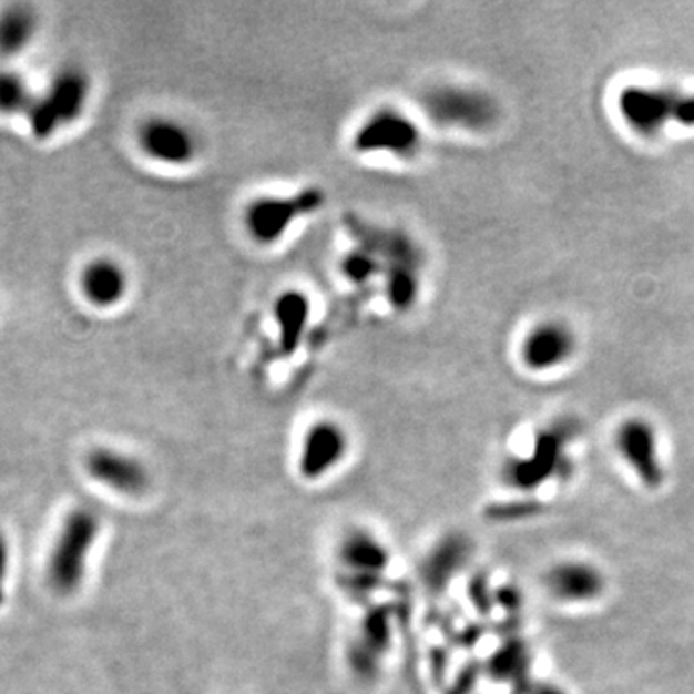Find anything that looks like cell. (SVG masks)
Returning <instances> with one entry per match:
<instances>
[{
  "mask_svg": "<svg viewBox=\"0 0 694 694\" xmlns=\"http://www.w3.org/2000/svg\"><path fill=\"white\" fill-rule=\"evenodd\" d=\"M531 667V656L523 644H510L496 656V670L502 677H516L527 675Z\"/></svg>",
  "mask_w": 694,
  "mask_h": 694,
  "instance_id": "cell-20",
  "label": "cell"
},
{
  "mask_svg": "<svg viewBox=\"0 0 694 694\" xmlns=\"http://www.w3.org/2000/svg\"><path fill=\"white\" fill-rule=\"evenodd\" d=\"M273 320L278 333L282 354L294 355L304 344L305 334L309 328L313 304L310 296L302 288L282 289L274 297Z\"/></svg>",
  "mask_w": 694,
  "mask_h": 694,
  "instance_id": "cell-15",
  "label": "cell"
},
{
  "mask_svg": "<svg viewBox=\"0 0 694 694\" xmlns=\"http://www.w3.org/2000/svg\"><path fill=\"white\" fill-rule=\"evenodd\" d=\"M615 450L625 466L646 488L664 484L665 467L660 453L657 430L649 419L631 417L615 430Z\"/></svg>",
  "mask_w": 694,
  "mask_h": 694,
  "instance_id": "cell-9",
  "label": "cell"
},
{
  "mask_svg": "<svg viewBox=\"0 0 694 694\" xmlns=\"http://www.w3.org/2000/svg\"><path fill=\"white\" fill-rule=\"evenodd\" d=\"M8 562H10V550L4 534L0 532V604L4 600V581L8 575Z\"/></svg>",
  "mask_w": 694,
  "mask_h": 694,
  "instance_id": "cell-22",
  "label": "cell"
},
{
  "mask_svg": "<svg viewBox=\"0 0 694 694\" xmlns=\"http://www.w3.org/2000/svg\"><path fill=\"white\" fill-rule=\"evenodd\" d=\"M575 422L560 421L550 429L540 430L534 436L532 450L524 458L511 459L506 463V482L518 490H534L544 484L552 477L562 473L563 467H568V446L576 435Z\"/></svg>",
  "mask_w": 694,
  "mask_h": 694,
  "instance_id": "cell-7",
  "label": "cell"
},
{
  "mask_svg": "<svg viewBox=\"0 0 694 694\" xmlns=\"http://www.w3.org/2000/svg\"><path fill=\"white\" fill-rule=\"evenodd\" d=\"M386 299L391 309L407 313L414 309L421 296V266H388L385 274Z\"/></svg>",
  "mask_w": 694,
  "mask_h": 694,
  "instance_id": "cell-17",
  "label": "cell"
},
{
  "mask_svg": "<svg viewBox=\"0 0 694 694\" xmlns=\"http://www.w3.org/2000/svg\"><path fill=\"white\" fill-rule=\"evenodd\" d=\"M35 96L38 93L22 72L14 68L0 67V114L28 116Z\"/></svg>",
  "mask_w": 694,
  "mask_h": 694,
  "instance_id": "cell-18",
  "label": "cell"
},
{
  "mask_svg": "<svg viewBox=\"0 0 694 694\" xmlns=\"http://www.w3.org/2000/svg\"><path fill=\"white\" fill-rule=\"evenodd\" d=\"M347 450L349 438L340 422L333 419L313 422L302 440L299 471L307 479H318L340 466Z\"/></svg>",
  "mask_w": 694,
  "mask_h": 694,
  "instance_id": "cell-11",
  "label": "cell"
},
{
  "mask_svg": "<svg viewBox=\"0 0 694 694\" xmlns=\"http://www.w3.org/2000/svg\"><path fill=\"white\" fill-rule=\"evenodd\" d=\"M135 143L141 155L164 169H190L201 156L197 132L171 114H151L141 120Z\"/></svg>",
  "mask_w": 694,
  "mask_h": 694,
  "instance_id": "cell-6",
  "label": "cell"
},
{
  "mask_svg": "<svg viewBox=\"0 0 694 694\" xmlns=\"http://www.w3.org/2000/svg\"><path fill=\"white\" fill-rule=\"evenodd\" d=\"M91 95L93 80L82 64L60 67L49 85L38 93L25 116L33 137L49 141L60 130L72 126L88 111Z\"/></svg>",
  "mask_w": 694,
  "mask_h": 694,
  "instance_id": "cell-1",
  "label": "cell"
},
{
  "mask_svg": "<svg viewBox=\"0 0 694 694\" xmlns=\"http://www.w3.org/2000/svg\"><path fill=\"white\" fill-rule=\"evenodd\" d=\"M673 122L681 127H694V93L681 91L677 104H675Z\"/></svg>",
  "mask_w": 694,
  "mask_h": 694,
  "instance_id": "cell-21",
  "label": "cell"
},
{
  "mask_svg": "<svg viewBox=\"0 0 694 694\" xmlns=\"http://www.w3.org/2000/svg\"><path fill=\"white\" fill-rule=\"evenodd\" d=\"M101 532L95 511L75 508L60 527L59 537L49 558V583L60 594H72L82 586L88 573L91 548Z\"/></svg>",
  "mask_w": 694,
  "mask_h": 694,
  "instance_id": "cell-5",
  "label": "cell"
},
{
  "mask_svg": "<svg viewBox=\"0 0 694 694\" xmlns=\"http://www.w3.org/2000/svg\"><path fill=\"white\" fill-rule=\"evenodd\" d=\"M326 195L318 187H305L296 193H265L253 197L244 207L242 224L253 244L273 247L288 236L297 222L318 213Z\"/></svg>",
  "mask_w": 694,
  "mask_h": 694,
  "instance_id": "cell-2",
  "label": "cell"
},
{
  "mask_svg": "<svg viewBox=\"0 0 694 694\" xmlns=\"http://www.w3.org/2000/svg\"><path fill=\"white\" fill-rule=\"evenodd\" d=\"M547 591L565 604H589L606 592L604 571L586 560H563L548 569Z\"/></svg>",
  "mask_w": 694,
  "mask_h": 694,
  "instance_id": "cell-12",
  "label": "cell"
},
{
  "mask_svg": "<svg viewBox=\"0 0 694 694\" xmlns=\"http://www.w3.org/2000/svg\"><path fill=\"white\" fill-rule=\"evenodd\" d=\"M422 147L425 133L419 122L391 104L369 112L351 135V151L361 156H388L409 163L421 155Z\"/></svg>",
  "mask_w": 694,
  "mask_h": 694,
  "instance_id": "cell-4",
  "label": "cell"
},
{
  "mask_svg": "<svg viewBox=\"0 0 694 694\" xmlns=\"http://www.w3.org/2000/svg\"><path fill=\"white\" fill-rule=\"evenodd\" d=\"M340 274L344 276V280L349 282V284L365 286V284H369L370 280L385 274V265L370 249L357 245L341 257Z\"/></svg>",
  "mask_w": 694,
  "mask_h": 694,
  "instance_id": "cell-19",
  "label": "cell"
},
{
  "mask_svg": "<svg viewBox=\"0 0 694 694\" xmlns=\"http://www.w3.org/2000/svg\"><path fill=\"white\" fill-rule=\"evenodd\" d=\"M680 93L672 85H627L621 89L618 112L631 132L656 137L673 122Z\"/></svg>",
  "mask_w": 694,
  "mask_h": 694,
  "instance_id": "cell-8",
  "label": "cell"
},
{
  "mask_svg": "<svg viewBox=\"0 0 694 694\" xmlns=\"http://www.w3.org/2000/svg\"><path fill=\"white\" fill-rule=\"evenodd\" d=\"M80 292L91 307L111 310L119 307L130 294V273L119 259L99 255L88 261L80 271Z\"/></svg>",
  "mask_w": 694,
  "mask_h": 694,
  "instance_id": "cell-13",
  "label": "cell"
},
{
  "mask_svg": "<svg viewBox=\"0 0 694 694\" xmlns=\"http://www.w3.org/2000/svg\"><path fill=\"white\" fill-rule=\"evenodd\" d=\"M39 16L28 4H10L0 10V57L14 59L30 49L38 38Z\"/></svg>",
  "mask_w": 694,
  "mask_h": 694,
  "instance_id": "cell-16",
  "label": "cell"
},
{
  "mask_svg": "<svg viewBox=\"0 0 694 694\" xmlns=\"http://www.w3.org/2000/svg\"><path fill=\"white\" fill-rule=\"evenodd\" d=\"M422 109L436 126L467 133H487L502 119V106L487 89L440 83L425 91Z\"/></svg>",
  "mask_w": 694,
  "mask_h": 694,
  "instance_id": "cell-3",
  "label": "cell"
},
{
  "mask_svg": "<svg viewBox=\"0 0 694 694\" xmlns=\"http://www.w3.org/2000/svg\"><path fill=\"white\" fill-rule=\"evenodd\" d=\"M89 477L120 494L137 496L149 487L147 467L140 459L112 448H96L85 458Z\"/></svg>",
  "mask_w": 694,
  "mask_h": 694,
  "instance_id": "cell-14",
  "label": "cell"
},
{
  "mask_svg": "<svg viewBox=\"0 0 694 694\" xmlns=\"http://www.w3.org/2000/svg\"><path fill=\"white\" fill-rule=\"evenodd\" d=\"M529 694H568L554 683H540L539 687L531 688Z\"/></svg>",
  "mask_w": 694,
  "mask_h": 694,
  "instance_id": "cell-23",
  "label": "cell"
},
{
  "mask_svg": "<svg viewBox=\"0 0 694 694\" xmlns=\"http://www.w3.org/2000/svg\"><path fill=\"white\" fill-rule=\"evenodd\" d=\"M576 334L563 320H542L532 326L521 344V361L532 372H548L573 359Z\"/></svg>",
  "mask_w": 694,
  "mask_h": 694,
  "instance_id": "cell-10",
  "label": "cell"
}]
</instances>
